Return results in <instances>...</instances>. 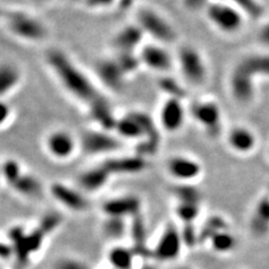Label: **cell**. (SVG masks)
<instances>
[{
	"mask_svg": "<svg viewBox=\"0 0 269 269\" xmlns=\"http://www.w3.org/2000/svg\"><path fill=\"white\" fill-rule=\"evenodd\" d=\"M134 250L125 246H113L109 249L107 258L112 269H133L135 262Z\"/></svg>",
	"mask_w": 269,
	"mask_h": 269,
	"instance_id": "obj_26",
	"label": "cell"
},
{
	"mask_svg": "<svg viewBox=\"0 0 269 269\" xmlns=\"http://www.w3.org/2000/svg\"><path fill=\"white\" fill-rule=\"evenodd\" d=\"M44 60L61 88L85 108L104 95L93 79L65 51L50 48L45 52Z\"/></svg>",
	"mask_w": 269,
	"mask_h": 269,
	"instance_id": "obj_1",
	"label": "cell"
},
{
	"mask_svg": "<svg viewBox=\"0 0 269 269\" xmlns=\"http://www.w3.org/2000/svg\"><path fill=\"white\" fill-rule=\"evenodd\" d=\"M128 231L127 222L123 217L106 216L102 222V232L109 240H121Z\"/></svg>",
	"mask_w": 269,
	"mask_h": 269,
	"instance_id": "obj_29",
	"label": "cell"
},
{
	"mask_svg": "<svg viewBox=\"0 0 269 269\" xmlns=\"http://www.w3.org/2000/svg\"><path fill=\"white\" fill-rule=\"evenodd\" d=\"M158 88L165 94V98H176L185 100L187 98V91L184 83L180 80L165 74L158 80Z\"/></svg>",
	"mask_w": 269,
	"mask_h": 269,
	"instance_id": "obj_28",
	"label": "cell"
},
{
	"mask_svg": "<svg viewBox=\"0 0 269 269\" xmlns=\"http://www.w3.org/2000/svg\"><path fill=\"white\" fill-rule=\"evenodd\" d=\"M0 256H2L3 260H9L15 257V250L13 244L10 242H3L2 248H0Z\"/></svg>",
	"mask_w": 269,
	"mask_h": 269,
	"instance_id": "obj_42",
	"label": "cell"
},
{
	"mask_svg": "<svg viewBox=\"0 0 269 269\" xmlns=\"http://www.w3.org/2000/svg\"><path fill=\"white\" fill-rule=\"evenodd\" d=\"M175 60L183 81L186 84L199 88L208 82L209 67L207 59L195 45H181L176 52Z\"/></svg>",
	"mask_w": 269,
	"mask_h": 269,
	"instance_id": "obj_4",
	"label": "cell"
},
{
	"mask_svg": "<svg viewBox=\"0 0 269 269\" xmlns=\"http://www.w3.org/2000/svg\"><path fill=\"white\" fill-rule=\"evenodd\" d=\"M22 82V71L13 62H2L0 64V96L7 100L19 88Z\"/></svg>",
	"mask_w": 269,
	"mask_h": 269,
	"instance_id": "obj_23",
	"label": "cell"
},
{
	"mask_svg": "<svg viewBox=\"0 0 269 269\" xmlns=\"http://www.w3.org/2000/svg\"><path fill=\"white\" fill-rule=\"evenodd\" d=\"M174 269H192V268L187 267V266H177V267H175Z\"/></svg>",
	"mask_w": 269,
	"mask_h": 269,
	"instance_id": "obj_45",
	"label": "cell"
},
{
	"mask_svg": "<svg viewBox=\"0 0 269 269\" xmlns=\"http://www.w3.org/2000/svg\"><path fill=\"white\" fill-rule=\"evenodd\" d=\"M10 188L20 197L36 198L41 195L44 187L41 180L36 175L25 170Z\"/></svg>",
	"mask_w": 269,
	"mask_h": 269,
	"instance_id": "obj_25",
	"label": "cell"
},
{
	"mask_svg": "<svg viewBox=\"0 0 269 269\" xmlns=\"http://www.w3.org/2000/svg\"><path fill=\"white\" fill-rule=\"evenodd\" d=\"M142 201L135 194H124L107 200L101 205L102 212L106 216L113 217H135L141 214Z\"/></svg>",
	"mask_w": 269,
	"mask_h": 269,
	"instance_id": "obj_18",
	"label": "cell"
},
{
	"mask_svg": "<svg viewBox=\"0 0 269 269\" xmlns=\"http://www.w3.org/2000/svg\"><path fill=\"white\" fill-rule=\"evenodd\" d=\"M165 169L175 183H194L203 173L201 162L186 154H175L168 157L165 164Z\"/></svg>",
	"mask_w": 269,
	"mask_h": 269,
	"instance_id": "obj_13",
	"label": "cell"
},
{
	"mask_svg": "<svg viewBox=\"0 0 269 269\" xmlns=\"http://www.w3.org/2000/svg\"><path fill=\"white\" fill-rule=\"evenodd\" d=\"M204 14L210 24L225 35H234L243 28L244 14L223 0L211 2Z\"/></svg>",
	"mask_w": 269,
	"mask_h": 269,
	"instance_id": "obj_8",
	"label": "cell"
},
{
	"mask_svg": "<svg viewBox=\"0 0 269 269\" xmlns=\"http://www.w3.org/2000/svg\"><path fill=\"white\" fill-rule=\"evenodd\" d=\"M183 6L187 11L191 13H197V11H201L207 9L210 5V0H182Z\"/></svg>",
	"mask_w": 269,
	"mask_h": 269,
	"instance_id": "obj_40",
	"label": "cell"
},
{
	"mask_svg": "<svg viewBox=\"0 0 269 269\" xmlns=\"http://www.w3.org/2000/svg\"><path fill=\"white\" fill-rule=\"evenodd\" d=\"M236 65L253 79L259 76L269 77V55L250 54L242 57Z\"/></svg>",
	"mask_w": 269,
	"mask_h": 269,
	"instance_id": "obj_24",
	"label": "cell"
},
{
	"mask_svg": "<svg viewBox=\"0 0 269 269\" xmlns=\"http://www.w3.org/2000/svg\"><path fill=\"white\" fill-rule=\"evenodd\" d=\"M24 172V166L17 158L7 157L2 163V177L8 187L13 186Z\"/></svg>",
	"mask_w": 269,
	"mask_h": 269,
	"instance_id": "obj_30",
	"label": "cell"
},
{
	"mask_svg": "<svg viewBox=\"0 0 269 269\" xmlns=\"http://www.w3.org/2000/svg\"><path fill=\"white\" fill-rule=\"evenodd\" d=\"M109 173L113 176H130L144 173L147 169V158L138 155L137 153L117 154L105 158L101 162Z\"/></svg>",
	"mask_w": 269,
	"mask_h": 269,
	"instance_id": "obj_15",
	"label": "cell"
},
{
	"mask_svg": "<svg viewBox=\"0 0 269 269\" xmlns=\"http://www.w3.org/2000/svg\"><path fill=\"white\" fill-rule=\"evenodd\" d=\"M184 247L181 236V230H179L173 223L164 229L161 238L153 250V258L161 262H169L177 259L181 255L182 248Z\"/></svg>",
	"mask_w": 269,
	"mask_h": 269,
	"instance_id": "obj_16",
	"label": "cell"
},
{
	"mask_svg": "<svg viewBox=\"0 0 269 269\" xmlns=\"http://www.w3.org/2000/svg\"><path fill=\"white\" fill-rule=\"evenodd\" d=\"M112 55L128 78L133 77L142 67L138 53H113Z\"/></svg>",
	"mask_w": 269,
	"mask_h": 269,
	"instance_id": "obj_32",
	"label": "cell"
},
{
	"mask_svg": "<svg viewBox=\"0 0 269 269\" xmlns=\"http://www.w3.org/2000/svg\"><path fill=\"white\" fill-rule=\"evenodd\" d=\"M181 236L183 240V244L185 247L193 248L199 242V231L194 228V225H183L181 229Z\"/></svg>",
	"mask_w": 269,
	"mask_h": 269,
	"instance_id": "obj_37",
	"label": "cell"
},
{
	"mask_svg": "<svg viewBox=\"0 0 269 269\" xmlns=\"http://www.w3.org/2000/svg\"><path fill=\"white\" fill-rule=\"evenodd\" d=\"M94 76L100 85L114 93L124 91L129 79L113 55L102 57L95 62Z\"/></svg>",
	"mask_w": 269,
	"mask_h": 269,
	"instance_id": "obj_12",
	"label": "cell"
},
{
	"mask_svg": "<svg viewBox=\"0 0 269 269\" xmlns=\"http://www.w3.org/2000/svg\"><path fill=\"white\" fill-rule=\"evenodd\" d=\"M61 223H62V217L59 213L50 212L45 214L42 217V220L39 221L38 229L47 236V234L55 231L56 229L61 226Z\"/></svg>",
	"mask_w": 269,
	"mask_h": 269,
	"instance_id": "obj_35",
	"label": "cell"
},
{
	"mask_svg": "<svg viewBox=\"0 0 269 269\" xmlns=\"http://www.w3.org/2000/svg\"><path fill=\"white\" fill-rule=\"evenodd\" d=\"M146 35L135 21L117 30L111 38L113 53H138L144 45Z\"/></svg>",
	"mask_w": 269,
	"mask_h": 269,
	"instance_id": "obj_17",
	"label": "cell"
},
{
	"mask_svg": "<svg viewBox=\"0 0 269 269\" xmlns=\"http://www.w3.org/2000/svg\"><path fill=\"white\" fill-rule=\"evenodd\" d=\"M112 179V175L109 173L104 164H96L91 167L83 169L79 174L77 182L78 187L85 194L98 193L104 190Z\"/></svg>",
	"mask_w": 269,
	"mask_h": 269,
	"instance_id": "obj_20",
	"label": "cell"
},
{
	"mask_svg": "<svg viewBox=\"0 0 269 269\" xmlns=\"http://www.w3.org/2000/svg\"><path fill=\"white\" fill-rule=\"evenodd\" d=\"M223 2L231 4L234 7L242 11L244 16L258 18L262 15V7L257 0H223Z\"/></svg>",
	"mask_w": 269,
	"mask_h": 269,
	"instance_id": "obj_34",
	"label": "cell"
},
{
	"mask_svg": "<svg viewBox=\"0 0 269 269\" xmlns=\"http://www.w3.org/2000/svg\"><path fill=\"white\" fill-rule=\"evenodd\" d=\"M137 2H138V0H118L116 7L119 10H129L135 7Z\"/></svg>",
	"mask_w": 269,
	"mask_h": 269,
	"instance_id": "obj_44",
	"label": "cell"
},
{
	"mask_svg": "<svg viewBox=\"0 0 269 269\" xmlns=\"http://www.w3.org/2000/svg\"><path fill=\"white\" fill-rule=\"evenodd\" d=\"M48 193L57 203L72 212L81 213L90 208L89 199L79 187H73L63 182L56 181L50 184Z\"/></svg>",
	"mask_w": 269,
	"mask_h": 269,
	"instance_id": "obj_14",
	"label": "cell"
},
{
	"mask_svg": "<svg viewBox=\"0 0 269 269\" xmlns=\"http://www.w3.org/2000/svg\"><path fill=\"white\" fill-rule=\"evenodd\" d=\"M7 237H8V241L13 244V243H16L18 242L19 240H21L22 238H24L26 234H27V231L24 226H20V225H16V226H13L10 227L8 229V232H7Z\"/></svg>",
	"mask_w": 269,
	"mask_h": 269,
	"instance_id": "obj_39",
	"label": "cell"
},
{
	"mask_svg": "<svg viewBox=\"0 0 269 269\" xmlns=\"http://www.w3.org/2000/svg\"><path fill=\"white\" fill-rule=\"evenodd\" d=\"M228 147L239 155H247L255 151L257 146V136L247 126L237 125L228 130L226 134Z\"/></svg>",
	"mask_w": 269,
	"mask_h": 269,
	"instance_id": "obj_21",
	"label": "cell"
},
{
	"mask_svg": "<svg viewBox=\"0 0 269 269\" xmlns=\"http://www.w3.org/2000/svg\"><path fill=\"white\" fill-rule=\"evenodd\" d=\"M113 133L120 139L135 142V153L148 158L156 155L162 144L157 120L142 110H130L119 116Z\"/></svg>",
	"mask_w": 269,
	"mask_h": 269,
	"instance_id": "obj_2",
	"label": "cell"
},
{
	"mask_svg": "<svg viewBox=\"0 0 269 269\" xmlns=\"http://www.w3.org/2000/svg\"><path fill=\"white\" fill-rule=\"evenodd\" d=\"M201 211V205L191 203H177L175 214L182 222V225H194V221Z\"/></svg>",
	"mask_w": 269,
	"mask_h": 269,
	"instance_id": "obj_33",
	"label": "cell"
},
{
	"mask_svg": "<svg viewBox=\"0 0 269 269\" xmlns=\"http://www.w3.org/2000/svg\"><path fill=\"white\" fill-rule=\"evenodd\" d=\"M87 111L96 128L112 131L113 133L118 116L113 112L112 106L105 94L88 106Z\"/></svg>",
	"mask_w": 269,
	"mask_h": 269,
	"instance_id": "obj_22",
	"label": "cell"
},
{
	"mask_svg": "<svg viewBox=\"0 0 269 269\" xmlns=\"http://www.w3.org/2000/svg\"><path fill=\"white\" fill-rule=\"evenodd\" d=\"M80 151L88 156L110 157L123 150L124 140L112 133L100 128L83 130L79 137Z\"/></svg>",
	"mask_w": 269,
	"mask_h": 269,
	"instance_id": "obj_7",
	"label": "cell"
},
{
	"mask_svg": "<svg viewBox=\"0 0 269 269\" xmlns=\"http://www.w3.org/2000/svg\"><path fill=\"white\" fill-rule=\"evenodd\" d=\"M110 269H112V268H110Z\"/></svg>",
	"mask_w": 269,
	"mask_h": 269,
	"instance_id": "obj_48",
	"label": "cell"
},
{
	"mask_svg": "<svg viewBox=\"0 0 269 269\" xmlns=\"http://www.w3.org/2000/svg\"><path fill=\"white\" fill-rule=\"evenodd\" d=\"M4 28L11 37L27 44H39L46 41L50 30L38 15L24 8L8 7L3 9Z\"/></svg>",
	"mask_w": 269,
	"mask_h": 269,
	"instance_id": "obj_3",
	"label": "cell"
},
{
	"mask_svg": "<svg viewBox=\"0 0 269 269\" xmlns=\"http://www.w3.org/2000/svg\"><path fill=\"white\" fill-rule=\"evenodd\" d=\"M53 269H91V266L76 257H62L54 262Z\"/></svg>",
	"mask_w": 269,
	"mask_h": 269,
	"instance_id": "obj_36",
	"label": "cell"
},
{
	"mask_svg": "<svg viewBox=\"0 0 269 269\" xmlns=\"http://www.w3.org/2000/svg\"><path fill=\"white\" fill-rule=\"evenodd\" d=\"M229 91L232 99L240 105H248L255 96V81L249 74L234 65L229 76Z\"/></svg>",
	"mask_w": 269,
	"mask_h": 269,
	"instance_id": "obj_19",
	"label": "cell"
},
{
	"mask_svg": "<svg viewBox=\"0 0 269 269\" xmlns=\"http://www.w3.org/2000/svg\"><path fill=\"white\" fill-rule=\"evenodd\" d=\"M188 117L190 114L185 100L165 98L159 106L156 120L163 133L174 135L184 128Z\"/></svg>",
	"mask_w": 269,
	"mask_h": 269,
	"instance_id": "obj_10",
	"label": "cell"
},
{
	"mask_svg": "<svg viewBox=\"0 0 269 269\" xmlns=\"http://www.w3.org/2000/svg\"><path fill=\"white\" fill-rule=\"evenodd\" d=\"M135 22L152 42L170 45L177 41L179 34L170 20L155 8L140 7L136 10Z\"/></svg>",
	"mask_w": 269,
	"mask_h": 269,
	"instance_id": "obj_5",
	"label": "cell"
},
{
	"mask_svg": "<svg viewBox=\"0 0 269 269\" xmlns=\"http://www.w3.org/2000/svg\"><path fill=\"white\" fill-rule=\"evenodd\" d=\"M188 114L209 138L216 139L222 135L223 114L214 99L201 98L192 101L188 106Z\"/></svg>",
	"mask_w": 269,
	"mask_h": 269,
	"instance_id": "obj_6",
	"label": "cell"
},
{
	"mask_svg": "<svg viewBox=\"0 0 269 269\" xmlns=\"http://www.w3.org/2000/svg\"><path fill=\"white\" fill-rule=\"evenodd\" d=\"M44 151L55 162L64 163L80 151L79 137L71 131L63 128H56L46 134L43 141Z\"/></svg>",
	"mask_w": 269,
	"mask_h": 269,
	"instance_id": "obj_9",
	"label": "cell"
},
{
	"mask_svg": "<svg viewBox=\"0 0 269 269\" xmlns=\"http://www.w3.org/2000/svg\"><path fill=\"white\" fill-rule=\"evenodd\" d=\"M172 193L177 203H191L201 205L203 200L202 191L194 183H175Z\"/></svg>",
	"mask_w": 269,
	"mask_h": 269,
	"instance_id": "obj_27",
	"label": "cell"
},
{
	"mask_svg": "<svg viewBox=\"0 0 269 269\" xmlns=\"http://www.w3.org/2000/svg\"><path fill=\"white\" fill-rule=\"evenodd\" d=\"M210 244L215 253L227 254L236 248L237 240L233 234L229 232V230H226L216 232L210 240Z\"/></svg>",
	"mask_w": 269,
	"mask_h": 269,
	"instance_id": "obj_31",
	"label": "cell"
},
{
	"mask_svg": "<svg viewBox=\"0 0 269 269\" xmlns=\"http://www.w3.org/2000/svg\"><path fill=\"white\" fill-rule=\"evenodd\" d=\"M138 56L142 67L163 76L176 65L175 55L172 54L167 45L156 42H146L139 50Z\"/></svg>",
	"mask_w": 269,
	"mask_h": 269,
	"instance_id": "obj_11",
	"label": "cell"
},
{
	"mask_svg": "<svg viewBox=\"0 0 269 269\" xmlns=\"http://www.w3.org/2000/svg\"><path fill=\"white\" fill-rule=\"evenodd\" d=\"M258 38L261 44L266 45V46H269V22L265 26L261 27V30L258 34Z\"/></svg>",
	"mask_w": 269,
	"mask_h": 269,
	"instance_id": "obj_43",
	"label": "cell"
},
{
	"mask_svg": "<svg viewBox=\"0 0 269 269\" xmlns=\"http://www.w3.org/2000/svg\"><path fill=\"white\" fill-rule=\"evenodd\" d=\"M39 2H42V3H50V2H52V0H39Z\"/></svg>",
	"mask_w": 269,
	"mask_h": 269,
	"instance_id": "obj_46",
	"label": "cell"
},
{
	"mask_svg": "<svg viewBox=\"0 0 269 269\" xmlns=\"http://www.w3.org/2000/svg\"><path fill=\"white\" fill-rule=\"evenodd\" d=\"M81 3L91 10H104L117 6L118 0H81Z\"/></svg>",
	"mask_w": 269,
	"mask_h": 269,
	"instance_id": "obj_38",
	"label": "cell"
},
{
	"mask_svg": "<svg viewBox=\"0 0 269 269\" xmlns=\"http://www.w3.org/2000/svg\"><path fill=\"white\" fill-rule=\"evenodd\" d=\"M14 118V110L13 107H11L7 100H2V128H6L7 126L11 123V120Z\"/></svg>",
	"mask_w": 269,
	"mask_h": 269,
	"instance_id": "obj_41",
	"label": "cell"
},
{
	"mask_svg": "<svg viewBox=\"0 0 269 269\" xmlns=\"http://www.w3.org/2000/svg\"><path fill=\"white\" fill-rule=\"evenodd\" d=\"M70 2H72V3H77V2H80V3H81V0H70Z\"/></svg>",
	"mask_w": 269,
	"mask_h": 269,
	"instance_id": "obj_47",
	"label": "cell"
}]
</instances>
